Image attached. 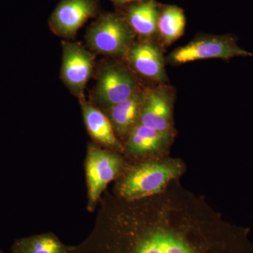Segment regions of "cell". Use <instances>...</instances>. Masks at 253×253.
<instances>
[{
	"mask_svg": "<svg viewBox=\"0 0 253 253\" xmlns=\"http://www.w3.org/2000/svg\"><path fill=\"white\" fill-rule=\"evenodd\" d=\"M142 201L139 214L120 218L93 253H253L251 229L226 221L178 179Z\"/></svg>",
	"mask_w": 253,
	"mask_h": 253,
	"instance_id": "obj_1",
	"label": "cell"
},
{
	"mask_svg": "<svg viewBox=\"0 0 253 253\" xmlns=\"http://www.w3.org/2000/svg\"><path fill=\"white\" fill-rule=\"evenodd\" d=\"M160 14L154 0H144L129 6L125 18L134 33L144 38H151L157 33Z\"/></svg>",
	"mask_w": 253,
	"mask_h": 253,
	"instance_id": "obj_12",
	"label": "cell"
},
{
	"mask_svg": "<svg viewBox=\"0 0 253 253\" xmlns=\"http://www.w3.org/2000/svg\"><path fill=\"white\" fill-rule=\"evenodd\" d=\"M186 17L184 11L176 6H168L160 14L158 31L163 42L172 44L183 36L185 30Z\"/></svg>",
	"mask_w": 253,
	"mask_h": 253,
	"instance_id": "obj_15",
	"label": "cell"
},
{
	"mask_svg": "<svg viewBox=\"0 0 253 253\" xmlns=\"http://www.w3.org/2000/svg\"><path fill=\"white\" fill-rule=\"evenodd\" d=\"M185 170L181 160L158 159L136 166L121 181L119 194L126 201H137L163 192Z\"/></svg>",
	"mask_w": 253,
	"mask_h": 253,
	"instance_id": "obj_2",
	"label": "cell"
},
{
	"mask_svg": "<svg viewBox=\"0 0 253 253\" xmlns=\"http://www.w3.org/2000/svg\"><path fill=\"white\" fill-rule=\"evenodd\" d=\"M139 89L135 77L126 68L118 64H107L100 71L93 96L96 102L109 109Z\"/></svg>",
	"mask_w": 253,
	"mask_h": 253,
	"instance_id": "obj_5",
	"label": "cell"
},
{
	"mask_svg": "<svg viewBox=\"0 0 253 253\" xmlns=\"http://www.w3.org/2000/svg\"><path fill=\"white\" fill-rule=\"evenodd\" d=\"M12 253H71L53 234H42L18 239L13 245Z\"/></svg>",
	"mask_w": 253,
	"mask_h": 253,
	"instance_id": "obj_16",
	"label": "cell"
},
{
	"mask_svg": "<svg viewBox=\"0 0 253 253\" xmlns=\"http://www.w3.org/2000/svg\"><path fill=\"white\" fill-rule=\"evenodd\" d=\"M123 162L117 155L105 150L90 147L86 162L89 204L93 206L106 186L118 176Z\"/></svg>",
	"mask_w": 253,
	"mask_h": 253,
	"instance_id": "obj_8",
	"label": "cell"
},
{
	"mask_svg": "<svg viewBox=\"0 0 253 253\" xmlns=\"http://www.w3.org/2000/svg\"><path fill=\"white\" fill-rule=\"evenodd\" d=\"M115 4L118 5H123L127 4V3L137 2L141 0H111Z\"/></svg>",
	"mask_w": 253,
	"mask_h": 253,
	"instance_id": "obj_17",
	"label": "cell"
},
{
	"mask_svg": "<svg viewBox=\"0 0 253 253\" xmlns=\"http://www.w3.org/2000/svg\"><path fill=\"white\" fill-rule=\"evenodd\" d=\"M83 118L89 134L101 144L117 150L122 149V146L116 138L111 121L106 116L86 102L84 99L80 100Z\"/></svg>",
	"mask_w": 253,
	"mask_h": 253,
	"instance_id": "obj_14",
	"label": "cell"
},
{
	"mask_svg": "<svg viewBox=\"0 0 253 253\" xmlns=\"http://www.w3.org/2000/svg\"><path fill=\"white\" fill-rule=\"evenodd\" d=\"M94 63L93 55L81 44L63 42L61 80L80 100L84 99V89L92 74Z\"/></svg>",
	"mask_w": 253,
	"mask_h": 253,
	"instance_id": "obj_6",
	"label": "cell"
},
{
	"mask_svg": "<svg viewBox=\"0 0 253 253\" xmlns=\"http://www.w3.org/2000/svg\"><path fill=\"white\" fill-rule=\"evenodd\" d=\"M239 56L253 58V53L240 47L236 37L232 35L202 36L174 50L168 56V61L180 65L199 60H229Z\"/></svg>",
	"mask_w": 253,
	"mask_h": 253,
	"instance_id": "obj_4",
	"label": "cell"
},
{
	"mask_svg": "<svg viewBox=\"0 0 253 253\" xmlns=\"http://www.w3.org/2000/svg\"><path fill=\"white\" fill-rule=\"evenodd\" d=\"M126 56L131 66L141 76L159 83L167 81L162 52L152 42L133 45Z\"/></svg>",
	"mask_w": 253,
	"mask_h": 253,
	"instance_id": "obj_10",
	"label": "cell"
},
{
	"mask_svg": "<svg viewBox=\"0 0 253 253\" xmlns=\"http://www.w3.org/2000/svg\"><path fill=\"white\" fill-rule=\"evenodd\" d=\"M172 131L156 130L136 123L130 131L126 148L137 156H149L162 152L170 144Z\"/></svg>",
	"mask_w": 253,
	"mask_h": 253,
	"instance_id": "obj_11",
	"label": "cell"
},
{
	"mask_svg": "<svg viewBox=\"0 0 253 253\" xmlns=\"http://www.w3.org/2000/svg\"><path fill=\"white\" fill-rule=\"evenodd\" d=\"M134 32L126 18L115 14L103 15L88 28L86 41L93 51L125 56L132 46Z\"/></svg>",
	"mask_w": 253,
	"mask_h": 253,
	"instance_id": "obj_3",
	"label": "cell"
},
{
	"mask_svg": "<svg viewBox=\"0 0 253 253\" xmlns=\"http://www.w3.org/2000/svg\"><path fill=\"white\" fill-rule=\"evenodd\" d=\"M147 89L136 91L130 97L109 109L110 118L113 129L118 134L125 135L137 123L143 105L146 99Z\"/></svg>",
	"mask_w": 253,
	"mask_h": 253,
	"instance_id": "obj_13",
	"label": "cell"
},
{
	"mask_svg": "<svg viewBox=\"0 0 253 253\" xmlns=\"http://www.w3.org/2000/svg\"><path fill=\"white\" fill-rule=\"evenodd\" d=\"M96 0H61L49 18V27L54 34L72 38L89 19L97 14Z\"/></svg>",
	"mask_w": 253,
	"mask_h": 253,
	"instance_id": "obj_7",
	"label": "cell"
},
{
	"mask_svg": "<svg viewBox=\"0 0 253 253\" xmlns=\"http://www.w3.org/2000/svg\"><path fill=\"white\" fill-rule=\"evenodd\" d=\"M174 94L168 86L147 89L137 123L163 131H172Z\"/></svg>",
	"mask_w": 253,
	"mask_h": 253,
	"instance_id": "obj_9",
	"label": "cell"
},
{
	"mask_svg": "<svg viewBox=\"0 0 253 253\" xmlns=\"http://www.w3.org/2000/svg\"><path fill=\"white\" fill-rule=\"evenodd\" d=\"M0 253H1V252H0Z\"/></svg>",
	"mask_w": 253,
	"mask_h": 253,
	"instance_id": "obj_18",
	"label": "cell"
}]
</instances>
